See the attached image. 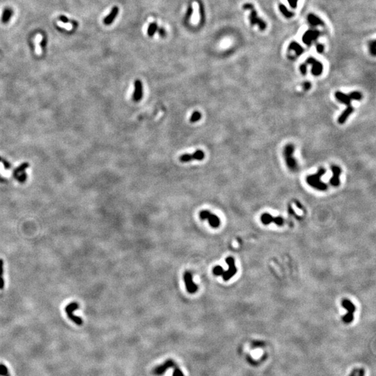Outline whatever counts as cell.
Here are the masks:
<instances>
[{
  "mask_svg": "<svg viewBox=\"0 0 376 376\" xmlns=\"http://www.w3.org/2000/svg\"><path fill=\"white\" fill-rule=\"evenodd\" d=\"M326 170L324 168H320L316 174L309 175L306 177V181L309 185L320 191H325L328 189V185L321 181V177L325 175Z\"/></svg>",
  "mask_w": 376,
  "mask_h": 376,
  "instance_id": "6da1fadb",
  "label": "cell"
},
{
  "mask_svg": "<svg viewBox=\"0 0 376 376\" xmlns=\"http://www.w3.org/2000/svg\"><path fill=\"white\" fill-rule=\"evenodd\" d=\"M242 8L244 10H249L251 11L250 15L249 16V19L250 23L252 26L257 25L260 31H264L267 27V24L265 22L260 19L257 15V12L256 11L254 6L250 3H247L243 5Z\"/></svg>",
  "mask_w": 376,
  "mask_h": 376,
  "instance_id": "7a4b0ae2",
  "label": "cell"
},
{
  "mask_svg": "<svg viewBox=\"0 0 376 376\" xmlns=\"http://www.w3.org/2000/svg\"><path fill=\"white\" fill-rule=\"evenodd\" d=\"M295 151V146L293 144H287L284 148V155L285 161L288 168L292 171H295L297 169V163L296 159H295L293 153Z\"/></svg>",
  "mask_w": 376,
  "mask_h": 376,
  "instance_id": "3957f363",
  "label": "cell"
},
{
  "mask_svg": "<svg viewBox=\"0 0 376 376\" xmlns=\"http://www.w3.org/2000/svg\"><path fill=\"white\" fill-rule=\"evenodd\" d=\"M79 308H80L79 304L76 302H71V303L70 304H68V305L66 306L65 311H66V314H67L68 317L69 318V319H70V320L73 322H74L76 325H82L83 323L82 319L79 316L74 315V313H73V312L77 310V309H78Z\"/></svg>",
  "mask_w": 376,
  "mask_h": 376,
  "instance_id": "277c9868",
  "label": "cell"
},
{
  "mask_svg": "<svg viewBox=\"0 0 376 376\" xmlns=\"http://www.w3.org/2000/svg\"><path fill=\"white\" fill-rule=\"evenodd\" d=\"M341 305L347 310V313L343 317V320L346 323H350L353 320V314L355 311V306L349 299H344L341 302Z\"/></svg>",
  "mask_w": 376,
  "mask_h": 376,
  "instance_id": "5b68a950",
  "label": "cell"
},
{
  "mask_svg": "<svg viewBox=\"0 0 376 376\" xmlns=\"http://www.w3.org/2000/svg\"><path fill=\"white\" fill-rule=\"evenodd\" d=\"M199 217L202 220H207L211 227L217 228L220 225V220L217 215L211 213L208 210H202L199 213Z\"/></svg>",
  "mask_w": 376,
  "mask_h": 376,
  "instance_id": "8992f818",
  "label": "cell"
},
{
  "mask_svg": "<svg viewBox=\"0 0 376 376\" xmlns=\"http://www.w3.org/2000/svg\"><path fill=\"white\" fill-rule=\"evenodd\" d=\"M226 262L228 265V269L227 271L224 272L222 277L224 281H228L236 273L237 268L235 265V260L233 257H227L226 259Z\"/></svg>",
  "mask_w": 376,
  "mask_h": 376,
  "instance_id": "52a82bcc",
  "label": "cell"
},
{
  "mask_svg": "<svg viewBox=\"0 0 376 376\" xmlns=\"http://www.w3.org/2000/svg\"><path fill=\"white\" fill-rule=\"evenodd\" d=\"M205 158V153L202 150H197L195 153L191 154H183L179 158V160L182 163H188L192 160H202Z\"/></svg>",
  "mask_w": 376,
  "mask_h": 376,
  "instance_id": "ba28073f",
  "label": "cell"
},
{
  "mask_svg": "<svg viewBox=\"0 0 376 376\" xmlns=\"http://www.w3.org/2000/svg\"><path fill=\"white\" fill-rule=\"evenodd\" d=\"M320 31L316 29H309L302 36V41L305 45L310 46L313 41H315L320 36Z\"/></svg>",
  "mask_w": 376,
  "mask_h": 376,
  "instance_id": "9c48e42d",
  "label": "cell"
},
{
  "mask_svg": "<svg viewBox=\"0 0 376 376\" xmlns=\"http://www.w3.org/2000/svg\"><path fill=\"white\" fill-rule=\"evenodd\" d=\"M306 63L312 66L311 73L314 76H319L322 74L323 70V65L320 61L313 57H309L306 59Z\"/></svg>",
  "mask_w": 376,
  "mask_h": 376,
  "instance_id": "30bf717a",
  "label": "cell"
},
{
  "mask_svg": "<svg viewBox=\"0 0 376 376\" xmlns=\"http://www.w3.org/2000/svg\"><path fill=\"white\" fill-rule=\"evenodd\" d=\"M184 281L185 284L187 291L190 293H195L198 290V286L195 282L193 281L192 275L191 272L187 271L184 274Z\"/></svg>",
  "mask_w": 376,
  "mask_h": 376,
  "instance_id": "8fae6325",
  "label": "cell"
},
{
  "mask_svg": "<svg viewBox=\"0 0 376 376\" xmlns=\"http://www.w3.org/2000/svg\"><path fill=\"white\" fill-rule=\"evenodd\" d=\"M260 220H261L262 223L265 225H267L271 222H274L275 224H277L278 226H282L284 224V219L282 217H272L271 215H270V214L268 213L263 214V215H261V218H260Z\"/></svg>",
  "mask_w": 376,
  "mask_h": 376,
  "instance_id": "7c38bea8",
  "label": "cell"
},
{
  "mask_svg": "<svg viewBox=\"0 0 376 376\" xmlns=\"http://www.w3.org/2000/svg\"><path fill=\"white\" fill-rule=\"evenodd\" d=\"M143 84L139 80H137L134 82V91L132 95V100L135 102H138L143 98Z\"/></svg>",
  "mask_w": 376,
  "mask_h": 376,
  "instance_id": "4fadbf2b",
  "label": "cell"
},
{
  "mask_svg": "<svg viewBox=\"0 0 376 376\" xmlns=\"http://www.w3.org/2000/svg\"><path fill=\"white\" fill-rule=\"evenodd\" d=\"M331 171H332L333 176L330 180V184L333 187H338L340 185V175L341 169L339 167L332 165L331 167Z\"/></svg>",
  "mask_w": 376,
  "mask_h": 376,
  "instance_id": "5bb4252c",
  "label": "cell"
},
{
  "mask_svg": "<svg viewBox=\"0 0 376 376\" xmlns=\"http://www.w3.org/2000/svg\"><path fill=\"white\" fill-rule=\"evenodd\" d=\"M175 362L173 360H169L166 361L165 362H164L163 364L159 365L155 368L153 373L156 375H163L169 368L175 367Z\"/></svg>",
  "mask_w": 376,
  "mask_h": 376,
  "instance_id": "9a60e30c",
  "label": "cell"
},
{
  "mask_svg": "<svg viewBox=\"0 0 376 376\" xmlns=\"http://www.w3.org/2000/svg\"><path fill=\"white\" fill-rule=\"evenodd\" d=\"M334 95H335L336 99L337 100L338 102H340L341 103H343V104L346 105L347 107H352V105H351V101H352L353 100L351 99V98L350 95H349V94H346V93H344L341 91H336Z\"/></svg>",
  "mask_w": 376,
  "mask_h": 376,
  "instance_id": "2e32d148",
  "label": "cell"
},
{
  "mask_svg": "<svg viewBox=\"0 0 376 376\" xmlns=\"http://www.w3.org/2000/svg\"><path fill=\"white\" fill-rule=\"evenodd\" d=\"M193 7V15L191 19V23L193 24H197L199 21L200 16H199V5L196 2H194L192 4Z\"/></svg>",
  "mask_w": 376,
  "mask_h": 376,
  "instance_id": "e0dca14e",
  "label": "cell"
},
{
  "mask_svg": "<svg viewBox=\"0 0 376 376\" xmlns=\"http://www.w3.org/2000/svg\"><path fill=\"white\" fill-rule=\"evenodd\" d=\"M353 112H354V108L353 106L350 107H346V109L344 110L342 113H341V114L338 117V124H343L344 123L347 121L348 117L352 114V113Z\"/></svg>",
  "mask_w": 376,
  "mask_h": 376,
  "instance_id": "ac0fdd59",
  "label": "cell"
},
{
  "mask_svg": "<svg viewBox=\"0 0 376 376\" xmlns=\"http://www.w3.org/2000/svg\"><path fill=\"white\" fill-rule=\"evenodd\" d=\"M307 20H308V23L313 27L324 25L323 21L314 14H309L307 17Z\"/></svg>",
  "mask_w": 376,
  "mask_h": 376,
  "instance_id": "d6986e66",
  "label": "cell"
},
{
  "mask_svg": "<svg viewBox=\"0 0 376 376\" xmlns=\"http://www.w3.org/2000/svg\"><path fill=\"white\" fill-rule=\"evenodd\" d=\"M118 13H119V9H118V7L114 6V8L112 9L111 12H110V13L105 18L104 23L107 24V25L112 24V22L114 21V20L116 18V17L117 16Z\"/></svg>",
  "mask_w": 376,
  "mask_h": 376,
  "instance_id": "ffe728a7",
  "label": "cell"
},
{
  "mask_svg": "<svg viewBox=\"0 0 376 376\" xmlns=\"http://www.w3.org/2000/svg\"><path fill=\"white\" fill-rule=\"evenodd\" d=\"M288 49L290 50L294 51L297 56L301 55L304 52L303 48H302V47L299 45V43H297L295 41L291 42V43H290V45L288 46Z\"/></svg>",
  "mask_w": 376,
  "mask_h": 376,
  "instance_id": "44dd1931",
  "label": "cell"
},
{
  "mask_svg": "<svg viewBox=\"0 0 376 376\" xmlns=\"http://www.w3.org/2000/svg\"><path fill=\"white\" fill-rule=\"evenodd\" d=\"M43 40V36L38 34L35 36L34 38V45H35V52L37 55H41L42 54V49L40 45V43Z\"/></svg>",
  "mask_w": 376,
  "mask_h": 376,
  "instance_id": "7402d4cb",
  "label": "cell"
},
{
  "mask_svg": "<svg viewBox=\"0 0 376 376\" xmlns=\"http://www.w3.org/2000/svg\"><path fill=\"white\" fill-rule=\"evenodd\" d=\"M279 9L281 13L283 14V16L286 18H291L294 16V13L290 11L289 10L286 8L284 4H280L279 5Z\"/></svg>",
  "mask_w": 376,
  "mask_h": 376,
  "instance_id": "603a6c76",
  "label": "cell"
},
{
  "mask_svg": "<svg viewBox=\"0 0 376 376\" xmlns=\"http://www.w3.org/2000/svg\"><path fill=\"white\" fill-rule=\"evenodd\" d=\"M4 274V260L0 259V290L4 288V279L3 277Z\"/></svg>",
  "mask_w": 376,
  "mask_h": 376,
  "instance_id": "cb8c5ba5",
  "label": "cell"
},
{
  "mask_svg": "<svg viewBox=\"0 0 376 376\" xmlns=\"http://www.w3.org/2000/svg\"><path fill=\"white\" fill-rule=\"evenodd\" d=\"M12 174L11 171L6 170L4 168V165L3 163L0 162V175L4 177V178H9L11 177Z\"/></svg>",
  "mask_w": 376,
  "mask_h": 376,
  "instance_id": "d4e9b609",
  "label": "cell"
},
{
  "mask_svg": "<svg viewBox=\"0 0 376 376\" xmlns=\"http://www.w3.org/2000/svg\"><path fill=\"white\" fill-rule=\"evenodd\" d=\"M201 119V114L199 111H195L191 115L190 121L191 123H196Z\"/></svg>",
  "mask_w": 376,
  "mask_h": 376,
  "instance_id": "484cf974",
  "label": "cell"
},
{
  "mask_svg": "<svg viewBox=\"0 0 376 376\" xmlns=\"http://www.w3.org/2000/svg\"><path fill=\"white\" fill-rule=\"evenodd\" d=\"M351 99L354 100H361L362 99L363 95L362 93L359 91H353L349 93Z\"/></svg>",
  "mask_w": 376,
  "mask_h": 376,
  "instance_id": "4316f807",
  "label": "cell"
},
{
  "mask_svg": "<svg viewBox=\"0 0 376 376\" xmlns=\"http://www.w3.org/2000/svg\"><path fill=\"white\" fill-rule=\"evenodd\" d=\"M157 29H158V26H157L156 23H152L150 24L148 29V35L151 37L153 36L157 31Z\"/></svg>",
  "mask_w": 376,
  "mask_h": 376,
  "instance_id": "83f0119b",
  "label": "cell"
},
{
  "mask_svg": "<svg viewBox=\"0 0 376 376\" xmlns=\"http://www.w3.org/2000/svg\"><path fill=\"white\" fill-rule=\"evenodd\" d=\"M56 23H57V25L59 27H60L61 28L66 29V30H68V31L72 30V29H73V24L70 23H64L61 21H58Z\"/></svg>",
  "mask_w": 376,
  "mask_h": 376,
  "instance_id": "f1b7e54d",
  "label": "cell"
},
{
  "mask_svg": "<svg viewBox=\"0 0 376 376\" xmlns=\"http://www.w3.org/2000/svg\"><path fill=\"white\" fill-rule=\"evenodd\" d=\"M224 272V270L223 267L222 266H220V265H217V266H215L213 270V274L216 275V276H220V275H222Z\"/></svg>",
  "mask_w": 376,
  "mask_h": 376,
  "instance_id": "f546056e",
  "label": "cell"
},
{
  "mask_svg": "<svg viewBox=\"0 0 376 376\" xmlns=\"http://www.w3.org/2000/svg\"><path fill=\"white\" fill-rule=\"evenodd\" d=\"M369 50L371 54L373 56H375L376 54V45H375V41H373L370 43L369 44Z\"/></svg>",
  "mask_w": 376,
  "mask_h": 376,
  "instance_id": "4dcf8cb0",
  "label": "cell"
},
{
  "mask_svg": "<svg viewBox=\"0 0 376 376\" xmlns=\"http://www.w3.org/2000/svg\"><path fill=\"white\" fill-rule=\"evenodd\" d=\"M299 70L302 75H306L307 72V66L306 63H302L299 67Z\"/></svg>",
  "mask_w": 376,
  "mask_h": 376,
  "instance_id": "1f68e13d",
  "label": "cell"
},
{
  "mask_svg": "<svg viewBox=\"0 0 376 376\" xmlns=\"http://www.w3.org/2000/svg\"><path fill=\"white\" fill-rule=\"evenodd\" d=\"M287 1H288L290 6H291L292 9L296 8L297 6V2H298V0H287Z\"/></svg>",
  "mask_w": 376,
  "mask_h": 376,
  "instance_id": "d6a6232c",
  "label": "cell"
},
{
  "mask_svg": "<svg viewBox=\"0 0 376 376\" xmlns=\"http://www.w3.org/2000/svg\"><path fill=\"white\" fill-rule=\"evenodd\" d=\"M11 11H8V10H7V11H5V13L4 14V18H3V20L4 22H6L9 20L10 16H11Z\"/></svg>",
  "mask_w": 376,
  "mask_h": 376,
  "instance_id": "836d02e7",
  "label": "cell"
},
{
  "mask_svg": "<svg viewBox=\"0 0 376 376\" xmlns=\"http://www.w3.org/2000/svg\"><path fill=\"white\" fill-rule=\"evenodd\" d=\"M173 376H184V374L181 369H179L178 368H176V369L174 370Z\"/></svg>",
  "mask_w": 376,
  "mask_h": 376,
  "instance_id": "e575fe53",
  "label": "cell"
},
{
  "mask_svg": "<svg viewBox=\"0 0 376 376\" xmlns=\"http://www.w3.org/2000/svg\"><path fill=\"white\" fill-rule=\"evenodd\" d=\"M316 50L318 53H323L324 51V46L322 44H318L316 45Z\"/></svg>",
  "mask_w": 376,
  "mask_h": 376,
  "instance_id": "d590c367",
  "label": "cell"
},
{
  "mask_svg": "<svg viewBox=\"0 0 376 376\" xmlns=\"http://www.w3.org/2000/svg\"><path fill=\"white\" fill-rule=\"evenodd\" d=\"M311 83H310V82H304V84H303V88H304V90H309V88H311Z\"/></svg>",
  "mask_w": 376,
  "mask_h": 376,
  "instance_id": "8d00e7d4",
  "label": "cell"
},
{
  "mask_svg": "<svg viewBox=\"0 0 376 376\" xmlns=\"http://www.w3.org/2000/svg\"><path fill=\"white\" fill-rule=\"evenodd\" d=\"M359 375L358 376H364V370L363 369V368H361V369H358V372Z\"/></svg>",
  "mask_w": 376,
  "mask_h": 376,
  "instance_id": "74e56055",
  "label": "cell"
},
{
  "mask_svg": "<svg viewBox=\"0 0 376 376\" xmlns=\"http://www.w3.org/2000/svg\"><path fill=\"white\" fill-rule=\"evenodd\" d=\"M159 34L161 36H165V31L163 28H160L159 29Z\"/></svg>",
  "mask_w": 376,
  "mask_h": 376,
  "instance_id": "f35d334b",
  "label": "cell"
},
{
  "mask_svg": "<svg viewBox=\"0 0 376 376\" xmlns=\"http://www.w3.org/2000/svg\"><path fill=\"white\" fill-rule=\"evenodd\" d=\"M357 372H358V369H357V368H355V369H354L353 371H352V373H350V376H356Z\"/></svg>",
  "mask_w": 376,
  "mask_h": 376,
  "instance_id": "ab89813d",
  "label": "cell"
}]
</instances>
